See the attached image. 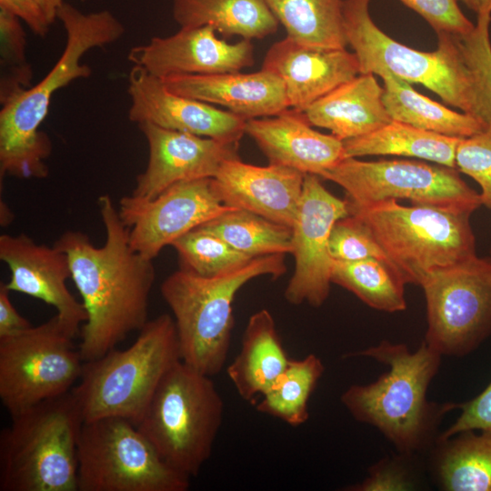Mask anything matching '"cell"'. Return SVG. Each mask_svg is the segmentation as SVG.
<instances>
[{"mask_svg":"<svg viewBox=\"0 0 491 491\" xmlns=\"http://www.w3.org/2000/svg\"><path fill=\"white\" fill-rule=\"evenodd\" d=\"M460 139L391 120L371 133L343 141V144L346 157L405 156L456 168V151Z\"/></svg>","mask_w":491,"mask_h":491,"instance_id":"cell-27","label":"cell"},{"mask_svg":"<svg viewBox=\"0 0 491 491\" xmlns=\"http://www.w3.org/2000/svg\"><path fill=\"white\" fill-rule=\"evenodd\" d=\"M98 206L105 230L102 246L80 231L65 232L54 245L68 257L87 315L78 346L84 361L102 356L145 325L155 276L153 260L132 248L110 195H101Z\"/></svg>","mask_w":491,"mask_h":491,"instance_id":"cell-1","label":"cell"},{"mask_svg":"<svg viewBox=\"0 0 491 491\" xmlns=\"http://www.w3.org/2000/svg\"><path fill=\"white\" fill-rule=\"evenodd\" d=\"M384 88L373 74H359L309 105L303 113L314 126L342 141L371 133L392 119L383 101Z\"/></svg>","mask_w":491,"mask_h":491,"instance_id":"cell-24","label":"cell"},{"mask_svg":"<svg viewBox=\"0 0 491 491\" xmlns=\"http://www.w3.org/2000/svg\"><path fill=\"white\" fill-rule=\"evenodd\" d=\"M261 69L283 82L289 108L298 112L360 74L356 55L346 48L308 47L287 36L271 45Z\"/></svg>","mask_w":491,"mask_h":491,"instance_id":"cell-21","label":"cell"},{"mask_svg":"<svg viewBox=\"0 0 491 491\" xmlns=\"http://www.w3.org/2000/svg\"><path fill=\"white\" fill-rule=\"evenodd\" d=\"M370 1L343 3L346 37L358 60L360 74L389 72L411 85H424L446 104L472 115L470 77L454 35L437 34V49L433 52L411 48L374 23Z\"/></svg>","mask_w":491,"mask_h":491,"instance_id":"cell-9","label":"cell"},{"mask_svg":"<svg viewBox=\"0 0 491 491\" xmlns=\"http://www.w3.org/2000/svg\"><path fill=\"white\" fill-rule=\"evenodd\" d=\"M251 257L292 254V229L243 209L232 208L200 225Z\"/></svg>","mask_w":491,"mask_h":491,"instance_id":"cell-32","label":"cell"},{"mask_svg":"<svg viewBox=\"0 0 491 491\" xmlns=\"http://www.w3.org/2000/svg\"><path fill=\"white\" fill-rule=\"evenodd\" d=\"M245 133L256 143L269 164L321 175L344 159L343 141L320 133L303 112L286 109L276 115L246 120Z\"/></svg>","mask_w":491,"mask_h":491,"instance_id":"cell-22","label":"cell"},{"mask_svg":"<svg viewBox=\"0 0 491 491\" xmlns=\"http://www.w3.org/2000/svg\"><path fill=\"white\" fill-rule=\"evenodd\" d=\"M128 118L224 142L239 143L246 120L170 91L163 80L134 65L128 76Z\"/></svg>","mask_w":491,"mask_h":491,"instance_id":"cell-18","label":"cell"},{"mask_svg":"<svg viewBox=\"0 0 491 491\" xmlns=\"http://www.w3.org/2000/svg\"><path fill=\"white\" fill-rule=\"evenodd\" d=\"M1 65L6 73L1 79V101L29 88L33 72L26 61V35L21 20L0 9Z\"/></svg>","mask_w":491,"mask_h":491,"instance_id":"cell-36","label":"cell"},{"mask_svg":"<svg viewBox=\"0 0 491 491\" xmlns=\"http://www.w3.org/2000/svg\"><path fill=\"white\" fill-rule=\"evenodd\" d=\"M321 177L340 185L349 205L407 199L412 205L471 215L482 205L480 194L461 178L456 168L435 163L345 157Z\"/></svg>","mask_w":491,"mask_h":491,"instance_id":"cell-11","label":"cell"},{"mask_svg":"<svg viewBox=\"0 0 491 491\" xmlns=\"http://www.w3.org/2000/svg\"><path fill=\"white\" fill-rule=\"evenodd\" d=\"M148 145V162L136 176L132 195L153 199L185 181L213 178L222 164L238 157V143L166 129L150 123L138 125Z\"/></svg>","mask_w":491,"mask_h":491,"instance_id":"cell-16","label":"cell"},{"mask_svg":"<svg viewBox=\"0 0 491 491\" xmlns=\"http://www.w3.org/2000/svg\"><path fill=\"white\" fill-rule=\"evenodd\" d=\"M490 21L491 14H479L472 31L454 35L470 77L472 115L486 126H491Z\"/></svg>","mask_w":491,"mask_h":491,"instance_id":"cell-35","label":"cell"},{"mask_svg":"<svg viewBox=\"0 0 491 491\" xmlns=\"http://www.w3.org/2000/svg\"><path fill=\"white\" fill-rule=\"evenodd\" d=\"M286 270L285 255L275 254L255 257L217 276H199L180 268L168 276L160 290L174 316L181 360L206 376L218 374L231 344L235 295L256 277L276 278Z\"/></svg>","mask_w":491,"mask_h":491,"instance_id":"cell-4","label":"cell"},{"mask_svg":"<svg viewBox=\"0 0 491 491\" xmlns=\"http://www.w3.org/2000/svg\"><path fill=\"white\" fill-rule=\"evenodd\" d=\"M0 259L10 270V279L5 283L10 291L52 306L75 336L81 331L87 315L66 286L71 268L65 253L55 246L37 244L25 234H5L0 236Z\"/></svg>","mask_w":491,"mask_h":491,"instance_id":"cell-19","label":"cell"},{"mask_svg":"<svg viewBox=\"0 0 491 491\" xmlns=\"http://www.w3.org/2000/svg\"><path fill=\"white\" fill-rule=\"evenodd\" d=\"M46 15L49 21L53 24L57 19V13L64 0H35Z\"/></svg>","mask_w":491,"mask_h":491,"instance_id":"cell-44","label":"cell"},{"mask_svg":"<svg viewBox=\"0 0 491 491\" xmlns=\"http://www.w3.org/2000/svg\"><path fill=\"white\" fill-rule=\"evenodd\" d=\"M305 175L290 167L272 164L258 166L234 157L222 164L212 181L224 205L292 228Z\"/></svg>","mask_w":491,"mask_h":491,"instance_id":"cell-20","label":"cell"},{"mask_svg":"<svg viewBox=\"0 0 491 491\" xmlns=\"http://www.w3.org/2000/svg\"><path fill=\"white\" fill-rule=\"evenodd\" d=\"M57 19L65 32L64 51L40 82L2 101L0 111V174L19 178H45V160L52 149L49 137L39 130L55 92L74 80L89 77L92 69L81 63L90 49L120 39L124 25L109 10L83 13L64 2Z\"/></svg>","mask_w":491,"mask_h":491,"instance_id":"cell-3","label":"cell"},{"mask_svg":"<svg viewBox=\"0 0 491 491\" xmlns=\"http://www.w3.org/2000/svg\"><path fill=\"white\" fill-rule=\"evenodd\" d=\"M0 9L24 21L36 35L45 36L49 32L52 23L35 0H0Z\"/></svg>","mask_w":491,"mask_h":491,"instance_id":"cell-42","label":"cell"},{"mask_svg":"<svg viewBox=\"0 0 491 491\" xmlns=\"http://www.w3.org/2000/svg\"><path fill=\"white\" fill-rule=\"evenodd\" d=\"M331 281L352 292L374 309L394 313L406 308V283L386 260L333 261Z\"/></svg>","mask_w":491,"mask_h":491,"instance_id":"cell-31","label":"cell"},{"mask_svg":"<svg viewBox=\"0 0 491 491\" xmlns=\"http://www.w3.org/2000/svg\"><path fill=\"white\" fill-rule=\"evenodd\" d=\"M215 32L211 26L180 27L172 35L155 36L133 47L128 60L160 79L234 73L254 65L251 40L229 44L219 39Z\"/></svg>","mask_w":491,"mask_h":491,"instance_id":"cell-17","label":"cell"},{"mask_svg":"<svg viewBox=\"0 0 491 491\" xmlns=\"http://www.w3.org/2000/svg\"><path fill=\"white\" fill-rule=\"evenodd\" d=\"M162 80L177 95L222 105L245 120L276 115L289 108L283 82L263 69L249 74L175 75Z\"/></svg>","mask_w":491,"mask_h":491,"instance_id":"cell-23","label":"cell"},{"mask_svg":"<svg viewBox=\"0 0 491 491\" xmlns=\"http://www.w3.org/2000/svg\"><path fill=\"white\" fill-rule=\"evenodd\" d=\"M283 25L286 36L300 45L318 49H343L344 0H265Z\"/></svg>","mask_w":491,"mask_h":491,"instance_id":"cell-30","label":"cell"},{"mask_svg":"<svg viewBox=\"0 0 491 491\" xmlns=\"http://www.w3.org/2000/svg\"><path fill=\"white\" fill-rule=\"evenodd\" d=\"M384 458L369 468L364 481L351 486L354 491H396L410 490L416 486V480L407 466V456ZM411 457V456H410Z\"/></svg>","mask_w":491,"mask_h":491,"instance_id":"cell-40","label":"cell"},{"mask_svg":"<svg viewBox=\"0 0 491 491\" xmlns=\"http://www.w3.org/2000/svg\"><path fill=\"white\" fill-rule=\"evenodd\" d=\"M180 359L174 318L162 314L145 323L129 347L84 361L72 388L84 421L121 417L136 426L160 381Z\"/></svg>","mask_w":491,"mask_h":491,"instance_id":"cell-6","label":"cell"},{"mask_svg":"<svg viewBox=\"0 0 491 491\" xmlns=\"http://www.w3.org/2000/svg\"><path fill=\"white\" fill-rule=\"evenodd\" d=\"M180 27L211 26L225 36L263 39L279 22L265 0H172Z\"/></svg>","mask_w":491,"mask_h":491,"instance_id":"cell-26","label":"cell"},{"mask_svg":"<svg viewBox=\"0 0 491 491\" xmlns=\"http://www.w3.org/2000/svg\"><path fill=\"white\" fill-rule=\"evenodd\" d=\"M329 253L333 261H356L366 258L387 261L366 225L350 214L334 224L329 237Z\"/></svg>","mask_w":491,"mask_h":491,"instance_id":"cell-37","label":"cell"},{"mask_svg":"<svg viewBox=\"0 0 491 491\" xmlns=\"http://www.w3.org/2000/svg\"><path fill=\"white\" fill-rule=\"evenodd\" d=\"M224 401L211 376L181 359L165 373L136 426L160 457L188 476L209 459Z\"/></svg>","mask_w":491,"mask_h":491,"instance_id":"cell-8","label":"cell"},{"mask_svg":"<svg viewBox=\"0 0 491 491\" xmlns=\"http://www.w3.org/2000/svg\"><path fill=\"white\" fill-rule=\"evenodd\" d=\"M349 215L346 201L331 194L318 175L306 174L296 220L292 226L295 270L285 290L292 305L318 307L327 299L333 259L329 237L334 224Z\"/></svg>","mask_w":491,"mask_h":491,"instance_id":"cell-15","label":"cell"},{"mask_svg":"<svg viewBox=\"0 0 491 491\" xmlns=\"http://www.w3.org/2000/svg\"><path fill=\"white\" fill-rule=\"evenodd\" d=\"M289 361L273 316L261 309L249 317L240 351L226 374L238 395L252 401L273 386Z\"/></svg>","mask_w":491,"mask_h":491,"instance_id":"cell-25","label":"cell"},{"mask_svg":"<svg viewBox=\"0 0 491 491\" xmlns=\"http://www.w3.org/2000/svg\"><path fill=\"white\" fill-rule=\"evenodd\" d=\"M10 290L5 283L0 284V339L15 336L29 327L31 324L15 308L9 298Z\"/></svg>","mask_w":491,"mask_h":491,"instance_id":"cell-43","label":"cell"},{"mask_svg":"<svg viewBox=\"0 0 491 491\" xmlns=\"http://www.w3.org/2000/svg\"><path fill=\"white\" fill-rule=\"evenodd\" d=\"M461 413L456 420L437 441L447 439L465 431H478L491 434V382L473 399L456 404Z\"/></svg>","mask_w":491,"mask_h":491,"instance_id":"cell-41","label":"cell"},{"mask_svg":"<svg viewBox=\"0 0 491 491\" xmlns=\"http://www.w3.org/2000/svg\"><path fill=\"white\" fill-rule=\"evenodd\" d=\"M456 168L481 187L482 205L491 209V126L461 138L456 151Z\"/></svg>","mask_w":491,"mask_h":491,"instance_id":"cell-38","label":"cell"},{"mask_svg":"<svg viewBox=\"0 0 491 491\" xmlns=\"http://www.w3.org/2000/svg\"><path fill=\"white\" fill-rule=\"evenodd\" d=\"M425 342L442 356H466L491 336V260L475 256L430 276Z\"/></svg>","mask_w":491,"mask_h":491,"instance_id":"cell-13","label":"cell"},{"mask_svg":"<svg viewBox=\"0 0 491 491\" xmlns=\"http://www.w3.org/2000/svg\"><path fill=\"white\" fill-rule=\"evenodd\" d=\"M490 253H491V250H490Z\"/></svg>","mask_w":491,"mask_h":491,"instance_id":"cell-47","label":"cell"},{"mask_svg":"<svg viewBox=\"0 0 491 491\" xmlns=\"http://www.w3.org/2000/svg\"><path fill=\"white\" fill-rule=\"evenodd\" d=\"M347 208L366 225L406 284L421 286L434 273L476 256L468 214L403 205L395 199Z\"/></svg>","mask_w":491,"mask_h":491,"instance_id":"cell-7","label":"cell"},{"mask_svg":"<svg viewBox=\"0 0 491 491\" xmlns=\"http://www.w3.org/2000/svg\"><path fill=\"white\" fill-rule=\"evenodd\" d=\"M348 356L388 367L376 381L343 392L340 400L349 414L376 427L401 455L413 456L436 444L441 419L456 408V403L437 404L426 396L442 356L425 341L411 352L406 345L387 340Z\"/></svg>","mask_w":491,"mask_h":491,"instance_id":"cell-2","label":"cell"},{"mask_svg":"<svg viewBox=\"0 0 491 491\" xmlns=\"http://www.w3.org/2000/svg\"><path fill=\"white\" fill-rule=\"evenodd\" d=\"M0 433V491H77L84 417L73 391L11 416Z\"/></svg>","mask_w":491,"mask_h":491,"instance_id":"cell-5","label":"cell"},{"mask_svg":"<svg viewBox=\"0 0 491 491\" xmlns=\"http://www.w3.org/2000/svg\"><path fill=\"white\" fill-rule=\"evenodd\" d=\"M378 76L383 80V101L392 120L459 138L474 135L486 127L476 116L431 100L389 72Z\"/></svg>","mask_w":491,"mask_h":491,"instance_id":"cell-28","label":"cell"},{"mask_svg":"<svg viewBox=\"0 0 491 491\" xmlns=\"http://www.w3.org/2000/svg\"><path fill=\"white\" fill-rule=\"evenodd\" d=\"M434 466L447 491H491V434L465 431L439 440Z\"/></svg>","mask_w":491,"mask_h":491,"instance_id":"cell-29","label":"cell"},{"mask_svg":"<svg viewBox=\"0 0 491 491\" xmlns=\"http://www.w3.org/2000/svg\"><path fill=\"white\" fill-rule=\"evenodd\" d=\"M3 204V202H2ZM4 207L1 205V225H5L12 221L13 215L6 205L4 203Z\"/></svg>","mask_w":491,"mask_h":491,"instance_id":"cell-46","label":"cell"},{"mask_svg":"<svg viewBox=\"0 0 491 491\" xmlns=\"http://www.w3.org/2000/svg\"><path fill=\"white\" fill-rule=\"evenodd\" d=\"M230 209L212 178H202L177 183L153 199L124 196L117 210L132 248L153 260L165 246Z\"/></svg>","mask_w":491,"mask_h":491,"instance_id":"cell-14","label":"cell"},{"mask_svg":"<svg viewBox=\"0 0 491 491\" xmlns=\"http://www.w3.org/2000/svg\"><path fill=\"white\" fill-rule=\"evenodd\" d=\"M189 479L170 467L131 421L84 422L77 444V491H186Z\"/></svg>","mask_w":491,"mask_h":491,"instance_id":"cell-10","label":"cell"},{"mask_svg":"<svg viewBox=\"0 0 491 491\" xmlns=\"http://www.w3.org/2000/svg\"><path fill=\"white\" fill-rule=\"evenodd\" d=\"M324 372L321 358L314 354L290 359L283 374L262 396L256 410L291 426L303 425L309 417L308 401Z\"/></svg>","mask_w":491,"mask_h":491,"instance_id":"cell-33","label":"cell"},{"mask_svg":"<svg viewBox=\"0 0 491 491\" xmlns=\"http://www.w3.org/2000/svg\"><path fill=\"white\" fill-rule=\"evenodd\" d=\"M421 17L437 34L460 35L469 33L475 25L462 13L458 0H399Z\"/></svg>","mask_w":491,"mask_h":491,"instance_id":"cell-39","label":"cell"},{"mask_svg":"<svg viewBox=\"0 0 491 491\" xmlns=\"http://www.w3.org/2000/svg\"><path fill=\"white\" fill-rule=\"evenodd\" d=\"M172 246L177 253L180 269L204 277L232 272L255 258L200 226L176 239Z\"/></svg>","mask_w":491,"mask_h":491,"instance_id":"cell-34","label":"cell"},{"mask_svg":"<svg viewBox=\"0 0 491 491\" xmlns=\"http://www.w3.org/2000/svg\"><path fill=\"white\" fill-rule=\"evenodd\" d=\"M464 3L469 9L476 15L489 13L491 14V0H458Z\"/></svg>","mask_w":491,"mask_h":491,"instance_id":"cell-45","label":"cell"},{"mask_svg":"<svg viewBox=\"0 0 491 491\" xmlns=\"http://www.w3.org/2000/svg\"><path fill=\"white\" fill-rule=\"evenodd\" d=\"M57 315L0 339V399L11 416L72 390L84 360Z\"/></svg>","mask_w":491,"mask_h":491,"instance_id":"cell-12","label":"cell"}]
</instances>
